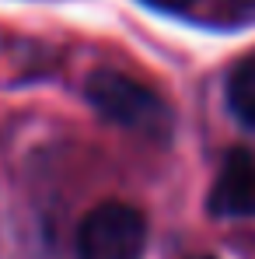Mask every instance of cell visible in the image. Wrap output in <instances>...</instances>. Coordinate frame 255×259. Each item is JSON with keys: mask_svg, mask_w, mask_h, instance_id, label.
I'll return each mask as SVG.
<instances>
[{"mask_svg": "<svg viewBox=\"0 0 255 259\" xmlns=\"http://www.w3.org/2000/svg\"><path fill=\"white\" fill-rule=\"evenodd\" d=\"M213 217H255V158L248 151H231L210 189Z\"/></svg>", "mask_w": 255, "mask_h": 259, "instance_id": "obj_3", "label": "cell"}, {"mask_svg": "<svg viewBox=\"0 0 255 259\" xmlns=\"http://www.w3.org/2000/svg\"><path fill=\"white\" fill-rule=\"evenodd\" d=\"M147 217L136 207L105 200L77 228V259H143Z\"/></svg>", "mask_w": 255, "mask_h": 259, "instance_id": "obj_2", "label": "cell"}, {"mask_svg": "<svg viewBox=\"0 0 255 259\" xmlns=\"http://www.w3.org/2000/svg\"><path fill=\"white\" fill-rule=\"evenodd\" d=\"M84 98L116 126L165 144L175 130L171 105L154 91L119 70H94L84 81Z\"/></svg>", "mask_w": 255, "mask_h": 259, "instance_id": "obj_1", "label": "cell"}, {"mask_svg": "<svg viewBox=\"0 0 255 259\" xmlns=\"http://www.w3.org/2000/svg\"><path fill=\"white\" fill-rule=\"evenodd\" d=\"M143 4L161 7V11H178V7H185V4H192V0H143Z\"/></svg>", "mask_w": 255, "mask_h": 259, "instance_id": "obj_5", "label": "cell"}, {"mask_svg": "<svg viewBox=\"0 0 255 259\" xmlns=\"http://www.w3.org/2000/svg\"><path fill=\"white\" fill-rule=\"evenodd\" d=\"M192 259H213V256H192Z\"/></svg>", "mask_w": 255, "mask_h": 259, "instance_id": "obj_6", "label": "cell"}, {"mask_svg": "<svg viewBox=\"0 0 255 259\" xmlns=\"http://www.w3.org/2000/svg\"><path fill=\"white\" fill-rule=\"evenodd\" d=\"M227 109L255 130V60L241 63L231 77H227Z\"/></svg>", "mask_w": 255, "mask_h": 259, "instance_id": "obj_4", "label": "cell"}]
</instances>
